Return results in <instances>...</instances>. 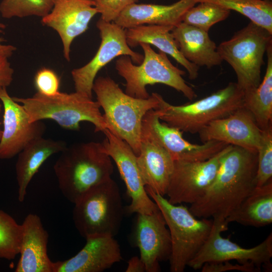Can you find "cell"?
<instances>
[{
	"label": "cell",
	"instance_id": "obj_33",
	"mask_svg": "<svg viewBox=\"0 0 272 272\" xmlns=\"http://www.w3.org/2000/svg\"><path fill=\"white\" fill-rule=\"evenodd\" d=\"M34 82L37 92L42 95L51 96L59 92L60 79L50 69L43 67L39 69L34 76Z\"/></svg>",
	"mask_w": 272,
	"mask_h": 272
},
{
	"label": "cell",
	"instance_id": "obj_36",
	"mask_svg": "<svg viewBox=\"0 0 272 272\" xmlns=\"http://www.w3.org/2000/svg\"><path fill=\"white\" fill-rule=\"evenodd\" d=\"M202 272H224L228 270H239L244 272H259L254 264H232L229 261L205 263L201 267Z\"/></svg>",
	"mask_w": 272,
	"mask_h": 272
},
{
	"label": "cell",
	"instance_id": "obj_24",
	"mask_svg": "<svg viewBox=\"0 0 272 272\" xmlns=\"http://www.w3.org/2000/svg\"><path fill=\"white\" fill-rule=\"evenodd\" d=\"M66 146L63 141L41 137L30 142L18 155L15 169L20 202L24 200L29 184L45 161Z\"/></svg>",
	"mask_w": 272,
	"mask_h": 272
},
{
	"label": "cell",
	"instance_id": "obj_31",
	"mask_svg": "<svg viewBox=\"0 0 272 272\" xmlns=\"http://www.w3.org/2000/svg\"><path fill=\"white\" fill-rule=\"evenodd\" d=\"M55 0H3L0 13L6 19L35 16L43 18L51 11Z\"/></svg>",
	"mask_w": 272,
	"mask_h": 272
},
{
	"label": "cell",
	"instance_id": "obj_2",
	"mask_svg": "<svg viewBox=\"0 0 272 272\" xmlns=\"http://www.w3.org/2000/svg\"><path fill=\"white\" fill-rule=\"evenodd\" d=\"M113 169L102 143L94 142L66 146L53 165L61 193L74 204L91 188L111 178Z\"/></svg>",
	"mask_w": 272,
	"mask_h": 272
},
{
	"label": "cell",
	"instance_id": "obj_41",
	"mask_svg": "<svg viewBox=\"0 0 272 272\" xmlns=\"http://www.w3.org/2000/svg\"><path fill=\"white\" fill-rule=\"evenodd\" d=\"M266 1H271V0H266Z\"/></svg>",
	"mask_w": 272,
	"mask_h": 272
},
{
	"label": "cell",
	"instance_id": "obj_20",
	"mask_svg": "<svg viewBox=\"0 0 272 272\" xmlns=\"http://www.w3.org/2000/svg\"><path fill=\"white\" fill-rule=\"evenodd\" d=\"M20 259L15 272H53L54 262L48 257V234L40 217L29 214L22 223Z\"/></svg>",
	"mask_w": 272,
	"mask_h": 272
},
{
	"label": "cell",
	"instance_id": "obj_40",
	"mask_svg": "<svg viewBox=\"0 0 272 272\" xmlns=\"http://www.w3.org/2000/svg\"><path fill=\"white\" fill-rule=\"evenodd\" d=\"M5 39L2 37H0V46L3 45V43L5 41Z\"/></svg>",
	"mask_w": 272,
	"mask_h": 272
},
{
	"label": "cell",
	"instance_id": "obj_12",
	"mask_svg": "<svg viewBox=\"0 0 272 272\" xmlns=\"http://www.w3.org/2000/svg\"><path fill=\"white\" fill-rule=\"evenodd\" d=\"M228 145L212 158L204 161L174 160V168L166 195L173 204L190 203L202 197L214 180Z\"/></svg>",
	"mask_w": 272,
	"mask_h": 272
},
{
	"label": "cell",
	"instance_id": "obj_38",
	"mask_svg": "<svg viewBox=\"0 0 272 272\" xmlns=\"http://www.w3.org/2000/svg\"><path fill=\"white\" fill-rule=\"evenodd\" d=\"M6 27V26L5 24L0 22V33H2Z\"/></svg>",
	"mask_w": 272,
	"mask_h": 272
},
{
	"label": "cell",
	"instance_id": "obj_34",
	"mask_svg": "<svg viewBox=\"0 0 272 272\" xmlns=\"http://www.w3.org/2000/svg\"><path fill=\"white\" fill-rule=\"evenodd\" d=\"M101 19L107 22H113L128 6L138 0H93Z\"/></svg>",
	"mask_w": 272,
	"mask_h": 272
},
{
	"label": "cell",
	"instance_id": "obj_4",
	"mask_svg": "<svg viewBox=\"0 0 272 272\" xmlns=\"http://www.w3.org/2000/svg\"><path fill=\"white\" fill-rule=\"evenodd\" d=\"M13 98L23 106L31 122L50 119L63 128L78 130L80 122L87 121L94 125L95 132L107 128L99 103L76 91L51 96L36 92L31 97Z\"/></svg>",
	"mask_w": 272,
	"mask_h": 272
},
{
	"label": "cell",
	"instance_id": "obj_21",
	"mask_svg": "<svg viewBox=\"0 0 272 272\" xmlns=\"http://www.w3.org/2000/svg\"><path fill=\"white\" fill-rule=\"evenodd\" d=\"M196 4L195 0H179L169 5L133 3L113 22L124 29L145 24L175 27L182 22L186 12Z\"/></svg>",
	"mask_w": 272,
	"mask_h": 272
},
{
	"label": "cell",
	"instance_id": "obj_23",
	"mask_svg": "<svg viewBox=\"0 0 272 272\" xmlns=\"http://www.w3.org/2000/svg\"><path fill=\"white\" fill-rule=\"evenodd\" d=\"M171 32L180 52L190 62L208 69L222 62L208 32L183 22L174 27Z\"/></svg>",
	"mask_w": 272,
	"mask_h": 272
},
{
	"label": "cell",
	"instance_id": "obj_39",
	"mask_svg": "<svg viewBox=\"0 0 272 272\" xmlns=\"http://www.w3.org/2000/svg\"><path fill=\"white\" fill-rule=\"evenodd\" d=\"M2 103L0 102V114H1V111H2ZM1 124V123H0ZM2 129H1V127H0V140L1 139V137H2Z\"/></svg>",
	"mask_w": 272,
	"mask_h": 272
},
{
	"label": "cell",
	"instance_id": "obj_5",
	"mask_svg": "<svg viewBox=\"0 0 272 272\" xmlns=\"http://www.w3.org/2000/svg\"><path fill=\"white\" fill-rule=\"evenodd\" d=\"M160 120L182 132L198 133L212 121L226 117L243 107L244 92L236 83L202 99L181 105H174L156 93Z\"/></svg>",
	"mask_w": 272,
	"mask_h": 272
},
{
	"label": "cell",
	"instance_id": "obj_3",
	"mask_svg": "<svg viewBox=\"0 0 272 272\" xmlns=\"http://www.w3.org/2000/svg\"><path fill=\"white\" fill-rule=\"evenodd\" d=\"M93 91L104 110L103 115L108 129L124 141L138 156L141 143L142 119L151 109L158 108L156 93L147 99L130 96L109 77L95 79Z\"/></svg>",
	"mask_w": 272,
	"mask_h": 272
},
{
	"label": "cell",
	"instance_id": "obj_7",
	"mask_svg": "<svg viewBox=\"0 0 272 272\" xmlns=\"http://www.w3.org/2000/svg\"><path fill=\"white\" fill-rule=\"evenodd\" d=\"M139 45L144 53L139 65H134L128 55H122L116 61L115 69L126 81V94L137 98L147 99L150 95L146 86L162 84L182 93L191 101L197 97L182 77L185 72L174 66L165 53L160 50L157 53L148 43Z\"/></svg>",
	"mask_w": 272,
	"mask_h": 272
},
{
	"label": "cell",
	"instance_id": "obj_37",
	"mask_svg": "<svg viewBox=\"0 0 272 272\" xmlns=\"http://www.w3.org/2000/svg\"><path fill=\"white\" fill-rule=\"evenodd\" d=\"M126 272H144L146 271L145 266L138 256L131 257L128 261Z\"/></svg>",
	"mask_w": 272,
	"mask_h": 272
},
{
	"label": "cell",
	"instance_id": "obj_26",
	"mask_svg": "<svg viewBox=\"0 0 272 272\" xmlns=\"http://www.w3.org/2000/svg\"><path fill=\"white\" fill-rule=\"evenodd\" d=\"M228 224L236 222L245 226L261 227L272 223V180L255 187L226 219Z\"/></svg>",
	"mask_w": 272,
	"mask_h": 272
},
{
	"label": "cell",
	"instance_id": "obj_15",
	"mask_svg": "<svg viewBox=\"0 0 272 272\" xmlns=\"http://www.w3.org/2000/svg\"><path fill=\"white\" fill-rule=\"evenodd\" d=\"M0 101L4 110L0 159H9L32 141L43 137L46 126L42 121L31 122L23 106L9 95L7 88L1 91Z\"/></svg>",
	"mask_w": 272,
	"mask_h": 272
},
{
	"label": "cell",
	"instance_id": "obj_8",
	"mask_svg": "<svg viewBox=\"0 0 272 272\" xmlns=\"http://www.w3.org/2000/svg\"><path fill=\"white\" fill-rule=\"evenodd\" d=\"M74 205V225L84 238L114 237L118 233L125 210L119 188L111 177L91 188Z\"/></svg>",
	"mask_w": 272,
	"mask_h": 272
},
{
	"label": "cell",
	"instance_id": "obj_14",
	"mask_svg": "<svg viewBox=\"0 0 272 272\" xmlns=\"http://www.w3.org/2000/svg\"><path fill=\"white\" fill-rule=\"evenodd\" d=\"M104 151L115 163L131 199L125 211L127 214H151L160 212L148 194L138 165L137 155L129 145L108 129L103 131Z\"/></svg>",
	"mask_w": 272,
	"mask_h": 272
},
{
	"label": "cell",
	"instance_id": "obj_19",
	"mask_svg": "<svg viewBox=\"0 0 272 272\" xmlns=\"http://www.w3.org/2000/svg\"><path fill=\"white\" fill-rule=\"evenodd\" d=\"M85 239L86 244L75 256L54 262L53 272H101L121 260L120 246L114 237L93 235Z\"/></svg>",
	"mask_w": 272,
	"mask_h": 272
},
{
	"label": "cell",
	"instance_id": "obj_1",
	"mask_svg": "<svg viewBox=\"0 0 272 272\" xmlns=\"http://www.w3.org/2000/svg\"><path fill=\"white\" fill-rule=\"evenodd\" d=\"M256 152L232 146L204 195L189 210L198 218L225 221L255 187Z\"/></svg>",
	"mask_w": 272,
	"mask_h": 272
},
{
	"label": "cell",
	"instance_id": "obj_27",
	"mask_svg": "<svg viewBox=\"0 0 272 272\" xmlns=\"http://www.w3.org/2000/svg\"><path fill=\"white\" fill-rule=\"evenodd\" d=\"M266 71L256 88L244 92L243 107L252 115L262 130L272 127V42L267 47Z\"/></svg>",
	"mask_w": 272,
	"mask_h": 272
},
{
	"label": "cell",
	"instance_id": "obj_16",
	"mask_svg": "<svg viewBox=\"0 0 272 272\" xmlns=\"http://www.w3.org/2000/svg\"><path fill=\"white\" fill-rule=\"evenodd\" d=\"M98 13L93 0H55L51 11L41 22L58 33L63 56L69 61L73 40L88 29L90 21Z\"/></svg>",
	"mask_w": 272,
	"mask_h": 272
},
{
	"label": "cell",
	"instance_id": "obj_22",
	"mask_svg": "<svg viewBox=\"0 0 272 272\" xmlns=\"http://www.w3.org/2000/svg\"><path fill=\"white\" fill-rule=\"evenodd\" d=\"M138 165L145 186L162 196L166 195L174 168V160L157 144L142 139Z\"/></svg>",
	"mask_w": 272,
	"mask_h": 272
},
{
	"label": "cell",
	"instance_id": "obj_35",
	"mask_svg": "<svg viewBox=\"0 0 272 272\" xmlns=\"http://www.w3.org/2000/svg\"><path fill=\"white\" fill-rule=\"evenodd\" d=\"M16 49L15 46L10 44L0 46V92L10 86L13 80L14 71L9 59Z\"/></svg>",
	"mask_w": 272,
	"mask_h": 272
},
{
	"label": "cell",
	"instance_id": "obj_25",
	"mask_svg": "<svg viewBox=\"0 0 272 272\" xmlns=\"http://www.w3.org/2000/svg\"><path fill=\"white\" fill-rule=\"evenodd\" d=\"M174 27L157 25H140L125 29L127 43L134 47L141 43H148L157 47L172 56L187 71L188 78L195 80L198 76L199 67L187 60L180 52L172 34Z\"/></svg>",
	"mask_w": 272,
	"mask_h": 272
},
{
	"label": "cell",
	"instance_id": "obj_17",
	"mask_svg": "<svg viewBox=\"0 0 272 272\" xmlns=\"http://www.w3.org/2000/svg\"><path fill=\"white\" fill-rule=\"evenodd\" d=\"M262 131L251 113L243 107L226 117L212 121L198 133L202 143L222 142L257 153Z\"/></svg>",
	"mask_w": 272,
	"mask_h": 272
},
{
	"label": "cell",
	"instance_id": "obj_9",
	"mask_svg": "<svg viewBox=\"0 0 272 272\" xmlns=\"http://www.w3.org/2000/svg\"><path fill=\"white\" fill-rule=\"evenodd\" d=\"M272 42V34L250 22L229 40L221 42L217 51L235 73L237 84L243 92L256 88L261 82L263 56Z\"/></svg>",
	"mask_w": 272,
	"mask_h": 272
},
{
	"label": "cell",
	"instance_id": "obj_18",
	"mask_svg": "<svg viewBox=\"0 0 272 272\" xmlns=\"http://www.w3.org/2000/svg\"><path fill=\"white\" fill-rule=\"evenodd\" d=\"M161 212L138 214L134 238L147 272L160 271V262L169 259L170 235Z\"/></svg>",
	"mask_w": 272,
	"mask_h": 272
},
{
	"label": "cell",
	"instance_id": "obj_29",
	"mask_svg": "<svg viewBox=\"0 0 272 272\" xmlns=\"http://www.w3.org/2000/svg\"><path fill=\"white\" fill-rule=\"evenodd\" d=\"M230 14V10L217 5L202 2L189 9L182 22L208 32L214 25L226 20Z\"/></svg>",
	"mask_w": 272,
	"mask_h": 272
},
{
	"label": "cell",
	"instance_id": "obj_32",
	"mask_svg": "<svg viewBox=\"0 0 272 272\" xmlns=\"http://www.w3.org/2000/svg\"><path fill=\"white\" fill-rule=\"evenodd\" d=\"M257 166L255 187H260L272 178V127L262 131L260 146L257 151Z\"/></svg>",
	"mask_w": 272,
	"mask_h": 272
},
{
	"label": "cell",
	"instance_id": "obj_28",
	"mask_svg": "<svg viewBox=\"0 0 272 272\" xmlns=\"http://www.w3.org/2000/svg\"><path fill=\"white\" fill-rule=\"evenodd\" d=\"M196 3L208 2L228 10L235 11L250 22L272 34V3L266 0H195Z\"/></svg>",
	"mask_w": 272,
	"mask_h": 272
},
{
	"label": "cell",
	"instance_id": "obj_30",
	"mask_svg": "<svg viewBox=\"0 0 272 272\" xmlns=\"http://www.w3.org/2000/svg\"><path fill=\"white\" fill-rule=\"evenodd\" d=\"M22 225L9 214L0 210V258L13 260L19 254Z\"/></svg>",
	"mask_w": 272,
	"mask_h": 272
},
{
	"label": "cell",
	"instance_id": "obj_6",
	"mask_svg": "<svg viewBox=\"0 0 272 272\" xmlns=\"http://www.w3.org/2000/svg\"><path fill=\"white\" fill-rule=\"evenodd\" d=\"M145 188L158 207L168 228L171 242L170 271L183 272L208 238L213 219H197L186 207L173 205L150 188Z\"/></svg>",
	"mask_w": 272,
	"mask_h": 272
},
{
	"label": "cell",
	"instance_id": "obj_10",
	"mask_svg": "<svg viewBox=\"0 0 272 272\" xmlns=\"http://www.w3.org/2000/svg\"><path fill=\"white\" fill-rule=\"evenodd\" d=\"M210 234L198 253L188 263L194 269H200L208 262H224L235 260L239 263L254 264L261 271L262 268L271 270L272 234L259 244L245 248L225 238L221 233L227 229L224 221L214 220Z\"/></svg>",
	"mask_w": 272,
	"mask_h": 272
},
{
	"label": "cell",
	"instance_id": "obj_11",
	"mask_svg": "<svg viewBox=\"0 0 272 272\" xmlns=\"http://www.w3.org/2000/svg\"><path fill=\"white\" fill-rule=\"evenodd\" d=\"M96 26L101 39L97 52L86 64L71 72L75 91L91 98L97 73L112 59L119 56L128 55L133 62L141 63L144 59V55L132 50L127 44L125 29L101 18Z\"/></svg>",
	"mask_w": 272,
	"mask_h": 272
},
{
	"label": "cell",
	"instance_id": "obj_13",
	"mask_svg": "<svg viewBox=\"0 0 272 272\" xmlns=\"http://www.w3.org/2000/svg\"><path fill=\"white\" fill-rule=\"evenodd\" d=\"M182 133L179 129L161 122L157 109L148 111L142 119L141 139L157 144L166 150L174 160H206L227 146L225 143L215 141L200 145L192 144L183 138Z\"/></svg>",
	"mask_w": 272,
	"mask_h": 272
}]
</instances>
